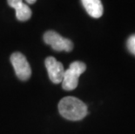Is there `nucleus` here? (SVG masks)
<instances>
[{
	"label": "nucleus",
	"instance_id": "1",
	"mask_svg": "<svg viewBox=\"0 0 135 134\" xmlns=\"http://www.w3.org/2000/svg\"><path fill=\"white\" fill-rule=\"evenodd\" d=\"M59 111L63 118L71 121L81 120L87 115V106L75 97H65L59 103Z\"/></svg>",
	"mask_w": 135,
	"mask_h": 134
},
{
	"label": "nucleus",
	"instance_id": "2",
	"mask_svg": "<svg viewBox=\"0 0 135 134\" xmlns=\"http://www.w3.org/2000/svg\"><path fill=\"white\" fill-rule=\"evenodd\" d=\"M86 65L83 62L75 61L70 64L67 70H65L62 80V88L65 91H73L76 89L79 84V78L85 72Z\"/></svg>",
	"mask_w": 135,
	"mask_h": 134
},
{
	"label": "nucleus",
	"instance_id": "3",
	"mask_svg": "<svg viewBox=\"0 0 135 134\" xmlns=\"http://www.w3.org/2000/svg\"><path fill=\"white\" fill-rule=\"evenodd\" d=\"M44 41L56 52H71L73 44L70 39L63 38L54 31H48L44 34Z\"/></svg>",
	"mask_w": 135,
	"mask_h": 134
},
{
	"label": "nucleus",
	"instance_id": "4",
	"mask_svg": "<svg viewBox=\"0 0 135 134\" xmlns=\"http://www.w3.org/2000/svg\"><path fill=\"white\" fill-rule=\"evenodd\" d=\"M11 64L15 70L17 77L20 80L25 81L31 78V69L26 58L20 52H14L11 56Z\"/></svg>",
	"mask_w": 135,
	"mask_h": 134
},
{
	"label": "nucleus",
	"instance_id": "5",
	"mask_svg": "<svg viewBox=\"0 0 135 134\" xmlns=\"http://www.w3.org/2000/svg\"><path fill=\"white\" fill-rule=\"evenodd\" d=\"M45 64L50 80L53 84H60L63 80L65 73V69L62 63L59 62L53 57H48L45 59Z\"/></svg>",
	"mask_w": 135,
	"mask_h": 134
},
{
	"label": "nucleus",
	"instance_id": "6",
	"mask_svg": "<svg viewBox=\"0 0 135 134\" xmlns=\"http://www.w3.org/2000/svg\"><path fill=\"white\" fill-rule=\"evenodd\" d=\"M9 6L16 11V18L19 21H27L31 17V10L23 0H7Z\"/></svg>",
	"mask_w": 135,
	"mask_h": 134
},
{
	"label": "nucleus",
	"instance_id": "7",
	"mask_svg": "<svg viewBox=\"0 0 135 134\" xmlns=\"http://www.w3.org/2000/svg\"><path fill=\"white\" fill-rule=\"evenodd\" d=\"M86 12L94 18H99L103 14V4L100 0H81Z\"/></svg>",
	"mask_w": 135,
	"mask_h": 134
},
{
	"label": "nucleus",
	"instance_id": "8",
	"mask_svg": "<svg viewBox=\"0 0 135 134\" xmlns=\"http://www.w3.org/2000/svg\"><path fill=\"white\" fill-rule=\"evenodd\" d=\"M126 46H127L129 52L135 56V34L129 37L127 42H126Z\"/></svg>",
	"mask_w": 135,
	"mask_h": 134
},
{
	"label": "nucleus",
	"instance_id": "9",
	"mask_svg": "<svg viewBox=\"0 0 135 134\" xmlns=\"http://www.w3.org/2000/svg\"><path fill=\"white\" fill-rule=\"evenodd\" d=\"M25 1H26V3L27 4H34V3H35L37 0H25Z\"/></svg>",
	"mask_w": 135,
	"mask_h": 134
}]
</instances>
